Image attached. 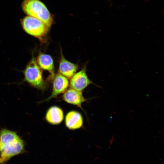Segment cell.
I'll return each instance as SVG.
<instances>
[{"label":"cell","mask_w":164,"mask_h":164,"mask_svg":"<svg viewBox=\"0 0 164 164\" xmlns=\"http://www.w3.org/2000/svg\"><path fill=\"white\" fill-rule=\"evenodd\" d=\"M93 83L87 76L86 66L76 73L70 79V87L81 92Z\"/></svg>","instance_id":"5b68a950"},{"label":"cell","mask_w":164,"mask_h":164,"mask_svg":"<svg viewBox=\"0 0 164 164\" xmlns=\"http://www.w3.org/2000/svg\"><path fill=\"white\" fill-rule=\"evenodd\" d=\"M0 164L24 151L23 140L14 132L2 129L0 131Z\"/></svg>","instance_id":"6da1fadb"},{"label":"cell","mask_w":164,"mask_h":164,"mask_svg":"<svg viewBox=\"0 0 164 164\" xmlns=\"http://www.w3.org/2000/svg\"><path fill=\"white\" fill-rule=\"evenodd\" d=\"M78 65L71 62L64 57L62 51L59 66V73L68 79H70L76 73Z\"/></svg>","instance_id":"ba28073f"},{"label":"cell","mask_w":164,"mask_h":164,"mask_svg":"<svg viewBox=\"0 0 164 164\" xmlns=\"http://www.w3.org/2000/svg\"><path fill=\"white\" fill-rule=\"evenodd\" d=\"M53 79L52 93L50 97L43 101H48L59 94L64 93L69 87L68 79L59 73L55 75Z\"/></svg>","instance_id":"8992f818"},{"label":"cell","mask_w":164,"mask_h":164,"mask_svg":"<svg viewBox=\"0 0 164 164\" xmlns=\"http://www.w3.org/2000/svg\"><path fill=\"white\" fill-rule=\"evenodd\" d=\"M23 12L27 15L37 19L43 22L49 28L53 19L45 5L39 0H24L22 4Z\"/></svg>","instance_id":"7a4b0ae2"},{"label":"cell","mask_w":164,"mask_h":164,"mask_svg":"<svg viewBox=\"0 0 164 164\" xmlns=\"http://www.w3.org/2000/svg\"><path fill=\"white\" fill-rule=\"evenodd\" d=\"M66 126L69 129L75 130L80 128L83 124V118L81 114L77 111H70L65 118Z\"/></svg>","instance_id":"30bf717a"},{"label":"cell","mask_w":164,"mask_h":164,"mask_svg":"<svg viewBox=\"0 0 164 164\" xmlns=\"http://www.w3.org/2000/svg\"><path fill=\"white\" fill-rule=\"evenodd\" d=\"M63 100L66 102L81 108L82 104L86 101L82 92L70 87L66 91L63 96Z\"/></svg>","instance_id":"52a82bcc"},{"label":"cell","mask_w":164,"mask_h":164,"mask_svg":"<svg viewBox=\"0 0 164 164\" xmlns=\"http://www.w3.org/2000/svg\"><path fill=\"white\" fill-rule=\"evenodd\" d=\"M22 26L28 34L43 42L49 29L43 22L34 17L27 15L21 19Z\"/></svg>","instance_id":"3957f363"},{"label":"cell","mask_w":164,"mask_h":164,"mask_svg":"<svg viewBox=\"0 0 164 164\" xmlns=\"http://www.w3.org/2000/svg\"><path fill=\"white\" fill-rule=\"evenodd\" d=\"M64 117L62 110L60 108L53 106L48 110L46 119L48 122L53 125H57L61 122Z\"/></svg>","instance_id":"8fae6325"},{"label":"cell","mask_w":164,"mask_h":164,"mask_svg":"<svg viewBox=\"0 0 164 164\" xmlns=\"http://www.w3.org/2000/svg\"></svg>","instance_id":"7c38bea8"},{"label":"cell","mask_w":164,"mask_h":164,"mask_svg":"<svg viewBox=\"0 0 164 164\" xmlns=\"http://www.w3.org/2000/svg\"><path fill=\"white\" fill-rule=\"evenodd\" d=\"M24 74L25 80L33 87L41 90L46 88L42 69L34 58H33L27 65Z\"/></svg>","instance_id":"277c9868"},{"label":"cell","mask_w":164,"mask_h":164,"mask_svg":"<svg viewBox=\"0 0 164 164\" xmlns=\"http://www.w3.org/2000/svg\"><path fill=\"white\" fill-rule=\"evenodd\" d=\"M36 60L40 67L48 71L50 73V78L53 79L55 75V68L52 56L49 54L40 53Z\"/></svg>","instance_id":"9c48e42d"}]
</instances>
